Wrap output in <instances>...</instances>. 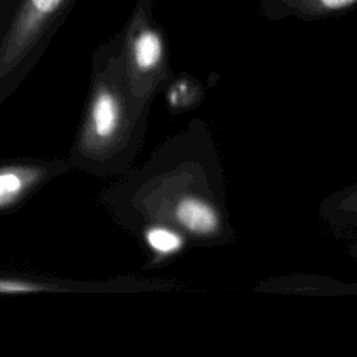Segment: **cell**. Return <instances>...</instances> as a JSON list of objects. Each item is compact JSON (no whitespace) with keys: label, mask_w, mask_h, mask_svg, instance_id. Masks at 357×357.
<instances>
[{"label":"cell","mask_w":357,"mask_h":357,"mask_svg":"<svg viewBox=\"0 0 357 357\" xmlns=\"http://www.w3.org/2000/svg\"><path fill=\"white\" fill-rule=\"evenodd\" d=\"M261 13L268 18L319 20L357 8V0H258Z\"/></svg>","instance_id":"277c9868"},{"label":"cell","mask_w":357,"mask_h":357,"mask_svg":"<svg viewBox=\"0 0 357 357\" xmlns=\"http://www.w3.org/2000/svg\"><path fill=\"white\" fill-rule=\"evenodd\" d=\"M77 0H7L0 11V81L22 70L67 20Z\"/></svg>","instance_id":"7a4b0ae2"},{"label":"cell","mask_w":357,"mask_h":357,"mask_svg":"<svg viewBox=\"0 0 357 357\" xmlns=\"http://www.w3.org/2000/svg\"><path fill=\"white\" fill-rule=\"evenodd\" d=\"M6 1H7V0H0V11H1V8H3V6H4Z\"/></svg>","instance_id":"ba28073f"},{"label":"cell","mask_w":357,"mask_h":357,"mask_svg":"<svg viewBox=\"0 0 357 357\" xmlns=\"http://www.w3.org/2000/svg\"><path fill=\"white\" fill-rule=\"evenodd\" d=\"M126 78L121 36L100 45L92 57V82L86 113L77 135L73 159L95 169L113 155L124 130V102L120 84Z\"/></svg>","instance_id":"6da1fadb"},{"label":"cell","mask_w":357,"mask_h":357,"mask_svg":"<svg viewBox=\"0 0 357 357\" xmlns=\"http://www.w3.org/2000/svg\"><path fill=\"white\" fill-rule=\"evenodd\" d=\"M53 167L42 163H11L0 166V212L6 211L52 174Z\"/></svg>","instance_id":"3957f363"},{"label":"cell","mask_w":357,"mask_h":357,"mask_svg":"<svg viewBox=\"0 0 357 357\" xmlns=\"http://www.w3.org/2000/svg\"><path fill=\"white\" fill-rule=\"evenodd\" d=\"M148 244L158 252L167 254L176 251L181 245V238L173 231L162 227H152L146 231Z\"/></svg>","instance_id":"52a82bcc"},{"label":"cell","mask_w":357,"mask_h":357,"mask_svg":"<svg viewBox=\"0 0 357 357\" xmlns=\"http://www.w3.org/2000/svg\"><path fill=\"white\" fill-rule=\"evenodd\" d=\"M43 291H60V287L38 279L0 276V294H32Z\"/></svg>","instance_id":"8992f818"},{"label":"cell","mask_w":357,"mask_h":357,"mask_svg":"<svg viewBox=\"0 0 357 357\" xmlns=\"http://www.w3.org/2000/svg\"><path fill=\"white\" fill-rule=\"evenodd\" d=\"M176 216L185 227L198 233H209L218 225L213 209L198 199H183L176 208Z\"/></svg>","instance_id":"5b68a950"}]
</instances>
